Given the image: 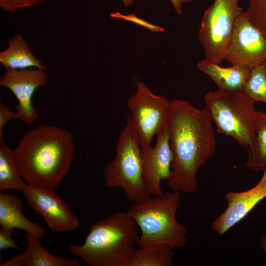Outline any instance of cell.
Listing matches in <instances>:
<instances>
[{
  "mask_svg": "<svg viewBox=\"0 0 266 266\" xmlns=\"http://www.w3.org/2000/svg\"><path fill=\"white\" fill-rule=\"evenodd\" d=\"M19 118L17 113H14L11 109L0 101V137H2V130L5 124L9 120Z\"/></svg>",
  "mask_w": 266,
  "mask_h": 266,
  "instance_id": "cell-26",
  "label": "cell"
},
{
  "mask_svg": "<svg viewBox=\"0 0 266 266\" xmlns=\"http://www.w3.org/2000/svg\"><path fill=\"white\" fill-rule=\"evenodd\" d=\"M245 11L252 23L266 34V0H249Z\"/></svg>",
  "mask_w": 266,
  "mask_h": 266,
  "instance_id": "cell-22",
  "label": "cell"
},
{
  "mask_svg": "<svg viewBox=\"0 0 266 266\" xmlns=\"http://www.w3.org/2000/svg\"><path fill=\"white\" fill-rule=\"evenodd\" d=\"M47 80L45 70L37 68L6 70L0 78V86L9 89L17 98L16 113L27 124H32L39 117L32 98L36 90L45 85Z\"/></svg>",
  "mask_w": 266,
  "mask_h": 266,
  "instance_id": "cell-11",
  "label": "cell"
},
{
  "mask_svg": "<svg viewBox=\"0 0 266 266\" xmlns=\"http://www.w3.org/2000/svg\"><path fill=\"white\" fill-rule=\"evenodd\" d=\"M14 234L13 232L0 230V251L9 248L21 249L20 244L12 238Z\"/></svg>",
  "mask_w": 266,
  "mask_h": 266,
  "instance_id": "cell-24",
  "label": "cell"
},
{
  "mask_svg": "<svg viewBox=\"0 0 266 266\" xmlns=\"http://www.w3.org/2000/svg\"><path fill=\"white\" fill-rule=\"evenodd\" d=\"M239 0H214L201 19L199 38L205 60L220 64L229 47L235 21L243 11Z\"/></svg>",
  "mask_w": 266,
  "mask_h": 266,
  "instance_id": "cell-7",
  "label": "cell"
},
{
  "mask_svg": "<svg viewBox=\"0 0 266 266\" xmlns=\"http://www.w3.org/2000/svg\"><path fill=\"white\" fill-rule=\"evenodd\" d=\"M116 155L104 168L106 186L120 187L133 202L150 196L143 172L140 145L131 116L126 119L115 148Z\"/></svg>",
  "mask_w": 266,
  "mask_h": 266,
  "instance_id": "cell-5",
  "label": "cell"
},
{
  "mask_svg": "<svg viewBox=\"0 0 266 266\" xmlns=\"http://www.w3.org/2000/svg\"><path fill=\"white\" fill-rule=\"evenodd\" d=\"M18 171L14 151L0 137V190H16L23 192L27 186Z\"/></svg>",
  "mask_w": 266,
  "mask_h": 266,
  "instance_id": "cell-19",
  "label": "cell"
},
{
  "mask_svg": "<svg viewBox=\"0 0 266 266\" xmlns=\"http://www.w3.org/2000/svg\"><path fill=\"white\" fill-rule=\"evenodd\" d=\"M44 0H0V6L5 11L15 12L19 9L38 5Z\"/></svg>",
  "mask_w": 266,
  "mask_h": 266,
  "instance_id": "cell-23",
  "label": "cell"
},
{
  "mask_svg": "<svg viewBox=\"0 0 266 266\" xmlns=\"http://www.w3.org/2000/svg\"><path fill=\"white\" fill-rule=\"evenodd\" d=\"M127 105L132 113L140 147L149 149L155 134L169 124L171 101L153 94L142 82L129 98Z\"/></svg>",
  "mask_w": 266,
  "mask_h": 266,
  "instance_id": "cell-8",
  "label": "cell"
},
{
  "mask_svg": "<svg viewBox=\"0 0 266 266\" xmlns=\"http://www.w3.org/2000/svg\"><path fill=\"white\" fill-rule=\"evenodd\" d=\"M173 249L165 243H155L136 249L128 266H173Z\"/></svg>",
  "mask_w": 266,
  "mask_h": 266,
  "instance_id": "cell-18",
  "label": "cell"
},
{
  "mask_svg": "<svg viewBox=\"0 0 266 266\" xmlns=\"http://www.w3.org/2000/svg\"><path fill=\"white\" fill-rule=\"evenodd\" d=\"M67 130L42 125L28 131L13 150L22 179L29 185L55 190L70 170L75 146Z\"/></svg>",
  "mask_w": 266,
  "mask_h": 266,
  "instance_id": "cell-2",
  "label": "cell"
},
{
  "mask_svg": "<svg viewBox=\"0 0 266 266\" xmlns=\"http://www.w3.org/2000/svg\"></svg>",
  "mask_w": 266,
  "mask_h": 266,
  "instance_id": "cell-30",
  "label": "cell"
},
{
  "mask_svg": "<svg viewBox=\"0 0 266 266\" xmlns=\"http://www.w3.org/2000/svg\"><path fill=\"white\" fill-rule=\"evenodd\" d=\"M0 62L7 70H22L32 67L46 70L42 61L32 53L29 45L19 34L8 41V48L0 53Z\"/></svg>",
  "mask_w": 266,
  "mask_h": 266,
  "instance_id": "cell-17",
  "label": "cell"
},
{
  "mask_svg": "<svg viewBox=\"0 0 266 266\" xmlns=\"http://www.w3.org/2000/svg\"><path fill=\"white\" fill-rule=\"evenodd\" d=\"M111 16L116 18H120L123 19L125 20L132 21L135 22L137 24H138L140 25L144 26L153 32H158V31H163L164 29L158 26H155L151 25V24L141 19H140L136 17L134 14H131L128 15H123L119 12L112 13Z\"/></svg>",
  "mask_w": 266,
  "mask_h": 266,
  "instance_id": "cell-25",
  "label": "cell"
},
{
  "mask_svg": "<svg viewBox=\"0 0 266 266\" xmlns=\"http://www.w3.org/2000/svg\"><path fill=\"white\" fill-rule=\"evenodd\" d=\"M227 206L213 222L212 229L220 236L236 225L266 198V170L252 188L241 192H227L225 194Z\"/></svg>",
  "mask_w": 266,
  "mask_h": 266,
  "instance_id": "cell-13",
  "label": "cell"
},
{
  "mask_svg": "<svg viewBox=\"0 0 266 266\" xmlns=\"http://www.w3.org/2000/svg\"><path fill=\"white\" fill-rule=\"evenodd\" d=\"M224 60L249 68L266 61V34L252 23L245 11L235 21Z\"/></svg>",
  "mask_w": 266,
  "mask_h": 266,
  "instance_id": "cell-9",
  "label": "cell"
},
{
  "mask_svg": "<svg viewBox=\"0 0 266 266\" xmlns=\"http://www.w3.org/2000/svg\"><path fill=\"white\" fill-rule=\"evenodd\" d=\"M26 248L21 254L14 256L0 266H78L77 257L56 256L50 253L34 236L26 233Z\"/></svg>",
  "mask_w": 266,
  "mask_h": 266,
  "instance_id": "cell-14",
  "label": "cell"
},
{
  "mask_svg": "<svg viewBox=\"0 0 266 266\" xmlns=\"http://www.w3.org/2000/svg\"><path fill=\"white\" fill-rule=\"evenodd\" d=\"M204 101L218 132L234 138L244 147L253 143L258 114L254 100L241 92L218 89L207 92Z\"/></svg>",
  "mask_w": 266,
  "mask_h": 266,
  "instance_id": "cell-6",
  "label": "cell"
},
{
  "mask_svg": "<svg viewBox=\"0 0 266 266\" xmlns=\"http://www.w3.org/2000/svg\"><path fill=\"white\" fill-rule=\"evenodd\" d=\"M197 67L214 81L218 89L231 92H241L250 74L248 67L236 65L223 67L205 59L199 62Z\"/></svg>",
  "mask_w": 266,
  "mask_h": 266,
  "instance_id": "cell-16",
  "label": "cell"
},
{
  "mask_svg": "<svg viewBox=\"0 0 266 266\" xmlns=\"http://www.w3.org/2000/svg\"><path fill=\"white\" fill-rule=\"evenodd\" d=\"M260 246L266 254V234L262 237L260 240ZM265 266H266V262L264 264Z\"/></svg>",
  "mask_w": 266,
  "mask_h": 266,
  "instance_id": "cell-28",
  "label": "cell"
},
{
  "mask_svg": "<svg viewBox=\"0 0 266 266\" xmlns=\"http://www.w3.org/2000/svg\"><path fill=\"white\" fill-rule=\"evenodd\" d=\"M153 196L133 202L126 211L135 220L141 231L137 245L143 247L165 243L173 249L184 247L187 229L176 219L181 203V192H165Z\"/></svg>",
  "mask_w": 266,
  "mask_h": 266,
  "instance_id": "cell-4",
  "label": "cell"
},
{
  "mask_svg": "<svg viewBox=\"0 0 266 266\" xmlns=\"http://www.w3.org/2000/svg\"><path fill=\"white\" fill-rule=\"evenodd\" d=\"M125 6L128 7L133 4L134 0H121Z\"/></svg>",
  "mask_w": 266,
  "mask_h": 266,
  "instance_id": "cell-29",
  "label": "cell"
},
{
  "mask_svg": "<svg viewBox=\"0 0 266 266\" xmlns=\"http://www.w3.org/2000/svg\"><path fill=\"white\" fill-rule=\"evenodd\" d=\"M23 207V202L17 195L0 193L1 229L13 232L15 229H20L41 240L46 233L45 228L28 219L22 212Z\"/></svg>",
  "mask_w": 266,
  "mask_h": 266,
  "instance_id": "cell-15",
  "label": "cell"
},
{
  "mask_svg": "<svg viewBox=\"0 0 266 266\" xmlns=\"http://www.w3.org/2000/svg\"><path fill=\"white\" fill-rule=\"evenodd\" d=\"M169 124L157 134V142L154 147L149 149L140 147L143 176L152 195L163 192L161 181L168 180L171 175L173 153L170 144Z\"/></svg>",
  "mask_w": 266,
  "mask_h": 266,
  "instance_id": "cell-12",
  "label": "cell"
},
{
  "mask_svg": "<svg viewBox=\"0 0 266 266\" xmlns=\"http://www.w3.org/2000/svg\"><path fill=\"white\" fill-rule=\"evenodd\" d=\"M169 126L173 160L167 186L173 191L193 193L198 188L199 169L216 150L212 121L205 108L200 109L188 101L174 99Z\"/></svg>",
  "mask_w": 266,
  "mask_h": 266,
  "instance_id": "cell-1",
  "label": "cell"
},
{
  "mask_svg": "<svg viewBox=\"0 0 266 266\" xmlns=\"http://www.w3.org/2000/svg\"><path fill=\"white\" fill-rule=\"evenodd\" d=\"M22 192L28 205L43 217L52 231H73L79 227V219L54 190L27 185Z\"/></svg>",
  "mask_w": 266,
  "mask_h": 266,
  "instance_id": "cell-10",
  "label": "cell"
},
{
  "mask_svg": "<svg viewBox=\"0 0 266 266\" xmlns=\"http://www.w3.org/2000/svg\"><path fill=\"white\" fill-rule=\"evenodd\" d=\"M255 102L266 104V61L250 68V74L241 91Z\"/></svg>",
  "mask_w": 266,
  "mask_h": 266,
  "instance_id": "cell-21",
  "label": "cell"
},
{
  "mask_svg": "<svg viewBox=\"0 0 266 266\" xmlns=\"http://www.w3.org/2000/svg\"><path fill=\"white\" fill-rule=\"evenodd\" d=\"M172 2L176 12L179 15H181V6L184 3L190 2L193 0H170Z\"/></svg>",
  "mask_w": 266,
  "mask_h": 266,
  "instance_id": "cell-27",
  "label": "cell"
},
{
  "mask_svg": "<svg viewBox=\"0 0 266 266\" xmlns=\"http://www.w3.org/2000/svg\"><path fill=\"white\" fill-rule=\"evenodd\" d=\"M255 138L248 147L246 167L254 171L266 170V112L258 111L256 121Z\"/></svg>",
  "mask_w": 266,
  "mask_h": 266,
  "instance_id": "cell-20",
  "label": "cell"
},
{
  "mask_svg": "<svg viewBox=\"0 0 266 266\" xmlns=\"http://www.w3.org/2000/svg\"><path fill=\"white\" fill-rule=\"evenodd\" d=\"M138 226L127 212L96 220L81 245L69 243L70 252L88 266H128L139 238Z\"/></svg>",
  "mask_w": 266,
  "mask_h": 266,
  "instance_id": "cell-3",
  "label": "cell"
}]
</instances>
